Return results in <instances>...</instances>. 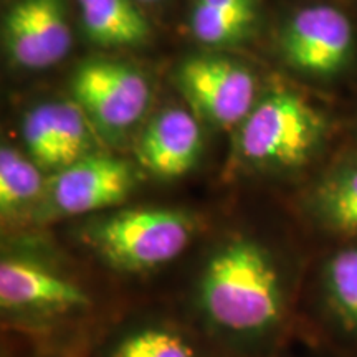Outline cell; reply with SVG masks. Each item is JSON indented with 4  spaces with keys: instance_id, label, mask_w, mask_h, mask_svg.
Segmentation results:
<instances>
[{
    "instance_id": "cell-1",
    "label": "cell",
    "mask_w": 357,
    "mask_h": 357,
    "mask_svg": "<svg viewBox=\"0 0 357 357\" xmlns=\"http://www.w3.org/2000/svg\"><path fill=\"white\" fill-rule=\"evenodd\" d=\"M199 300L223 331L263 334L287 318L288 281L265 247L247 238L230 240L208 258Z\"/></svg>"
},
{
    "instance_id": "cell-2",
    "label": "cell",
    "mask_w": 357,
    "mask_h": 357,
    "mask_svg": "<svg viewBox=\"0 0 357 357\" xmlns=\"http://www.w3.org/2000/svg\"><path fill=\"white\" fill-rule=\"evenodd\" d=\"M328 139L324 116L301 96L270 93L250 111L236 132L243 162L271 171H300L318 158Z\"/></svg>"
},
{
    "instance_id": "cell-3",
    "label": "cell",
    "mask_w": 357,
    "mask_h": 357,
    "mask_svg": "<svg viewBox=\"0 0 357 357\" xmlns=\"http://www.w3.org/2000/svg\"><path fill=\"white\" fill-rule=\"evenodd\" d=\"M195 234V222L177 208L141 207L89 223L83 238L111 268L144 273L184 253Z\"/></svg>"
},
{
    "instance_id": "cell-4",
    "label": "cell",
    "mask_w": 357,
    "mask_h": 357,
    "mask_svg": "<svg viewBox=\"0 0 357 357\" xmlns=\"http://www.w3.org/2000/svg\"><path fill=\"white\" fill-rule=\"evenodd\" d=\"M73 101L84 111L96 132L119 141L146 114L151 88L144 75L116 60L83 61L71 75Z\"/></svg>"
},
{
    "instance_id": "cell-5",
    "label": "cell",
    "mask_w": 357,
    "mask_h": 357,
    "mask_svg": "<svg viewBox=\"0 0 357 357\" xmlns=\"http://www.w3.org/2000/svg\"><path fill=\"white\" fill-rule=\"evenodd\" d=\"M174 79L195 114L217 128H238L257 105L255 77L230 58L189 56L178 63Z\"/></svg>"
},
{
    "instance_id": "cell-6",
    "label": "cell",
    "mask_w": 357,
    "mask_h": 357,
    "mask_svg": "<svg viewBox=\"0 0 357 357\" xmlns=\"http://www.w3.org/2000/svg\"><path fill=\"white\" fill-rule=\"evenodd\" d=\"M137 184L132 164L106 153H89L48 182L43 197L56 217H77L121 204Z\"/></svg>"
},
{
    "instance_id": "cell-7",
    "label": "cell",
    "mask_w": 357,
    "mask_h": 357,
    "mask_svg": "<svg viewBox=\"0 0 357 357\" xmlns=\"http://www.w3.org/2000/svg\"><path fill=\"white\" fill-rule=\"evenodd\" d=\"M354 26L333 6H307L293 13L280 35V50L293 68L329 77L349 63Z\"/></svg>"
},
{
    "instance_id": "cell-8",
    "label": "cell",
    "mask_w": 357,
    "mask_h": 357,
    "mask_svg": "<svg viewBox=\"0 0 357 357\" xmlns=\"http://www.w3.org/2000/svg\"><path fill=\"white\" fill-rule=\"evenodd\" d=\"M75 281L33 258L6 257L0 261V305L17 312H66L89 306Z\"/></svg>"
},
{
    "instance_id": "cell-9",
    "label": "cell",
    "mask_w": 357,
    "mask_h": 357,
    "mask_svg": "<svg viewBox=\"0 0 357 357\" xmlns=\"http://www.w3.org/2000/svg\"><path fill=\"white\" fill-rule=\"evenodd\" d=\"M202 146L197 116L184 108H167L155 114L142 129L136 155L141 166L154 176L177 178L195 167Z\"/></svg>"
},
{
    "instance_id": "cell-10",
    "label": "cell",
    "mask_w": 357,
    "mask_h": 357,
    "mask_svg": "<svg viewBox=\"0 0 357 357\" xmlns=\"http://www.w3.org/2000/svg\"><path fill=\"white\" fill-rule=\"evenodd\" d=\"M316 296L323 323L357 352V242H336L318 263Z\"/></svg>"
},
{
    "instance_id": "cell-11",
    "label": "cell",
    "mask_w": 357,
    "mask_h": 357,
    "mask_svg": "<svg viewBox=\"0 0 357 357\" xmlns=\"http://www.w3.org/2000/svg\"><path fill=\"white\" fill-rule=\"evenodd\" d=\"M310 220L336 242H357V154L316 178L305 197Z\"/></svg>"
},
{
    "instance_id": "cell-12",
    "label": "cell",
    "mask_w": 357,
    "mask_h": 357,
    "mask_svg": "<svg viewBox=\"0 0 357 357\" xmlns=\"http://www.w3.org/2000/svg\"><path fill=\"white\" fill-rule=\"evenodd\" d=\"M77 3L84 33L93 43L136 47L149 38V22L136 0H77Z\"/></svg>"
},
{
    "instance_id": "cell-13",
    "label": "cell",
    "mask_w": 357,
    "mask_h": 357,
    "mask_svg": "<svg viewBox=\"0 0 357 357\" xmlns=\"http://www.w3.org/2000/svg\"><path fill=\"white\" fill-rule=\"evenodd\" d=\"M35 160L12 146L0 149V211L3 217L20 213L47 190L42 172Z\"/></svg>"
},
{
    "instance_id": "cell-14",
    "label": "cell",
    "mask_w": 357,
    "mask_h": 357,
    "mask_svg": "<svg viewBox=\"0 0 357 357\" xmlns=\"http://www.w3.org/2000/svg\"><path fill=\"white\" fill-rule=\"evenodd\" d=\"M258 13L231 12L204 3H192L189 13L190 33L207 47H230L243 42L252 33Z\"/></svg>"
},
{
    "instance_id": "cell-15",
    "label": "cell",
    "mask_w": 357,
    "mask_h": 357,
    "mask_svg": "<svg viewBox=\"0 0 357 357\" xmlns=\"http://www.w3.org/2000/svg\"><path fill=\"white\" fill-rule=\"evenodd\" d=\"M35 38L45 66H53L68 55L71 29L65 0H25Z\"/></svg>"
},
{
    "instance_id": "cell-16",
    "label": "cell",
    "mask_w": 357,
    "mask_h": 357,
    "mask_svg": "<svg viewBox=\"0 0 357 357\" xmlns=\"http://www.w3.org/2000/svg\"><path fill=\"white\" fill-rule=\"evenodd\" d=\"M22 136L26 155L42 169H61L55 128V102H42L25 114Z\"/></svg>"
},
{
    "instance_id": "cell-17",
    "label": "cell",
    "mask_w": 357,
    "mask_h": 357,
    "mask_svg": "<svg viewBox=\"0 0 357 357\" xmlns=\"http://www.w3.org/2000/svg\"><path fill=\"white\" fill-rule=\"evenodd\" d=\"M55 102V128L58 149H60L61 169L84 158L93 151L91 121L77 101H53Z\"/></svg>"
},
{
    "instance_id": "cell-18",
    "label": "cell",
    "mask_w": 357,
    "mask_h": 357,
    "mask_svg": "<svg viewBox=\"0 0 357 357\" xmlns=\"http://www.w3.org/2000/svg\"><path fill=\"white\" fill-rule=\"evenodd\" d=\"M111 357H195L181 334L166 328H142L124 336Z\"/></svg>"
},
{
    "instance_id": "cell-19",
    "label": "cell",
    "mask_w": 357,
    "mask_h": 357,
    "mask_svg": "<svg viewBox=\"0 0 357 357\" xmlns=\"http://www.w3.org/2000/svg\"><path fill=\"white\" fill-rule=\"evenodd\" d=\"M194 2L204 3V6H211L215 8H223V10L258 13L257 0H194Z\"/></svg>"
},
{
    "instance_id": "cell-20",
    "label": "cell",
    "mask_w": 357,
    "mask_h": 357,
    "mask_svg": "<svg viewBox=\"0 0 357 357\" xmlns=\"http://www.w3.org/2000/svg\"><path fill=\"white\" fill-rule=\"evenodd\" d=\"M136 2H141V3H155V2H160V0H136Z\"/></svg>"
}]
</instances>
